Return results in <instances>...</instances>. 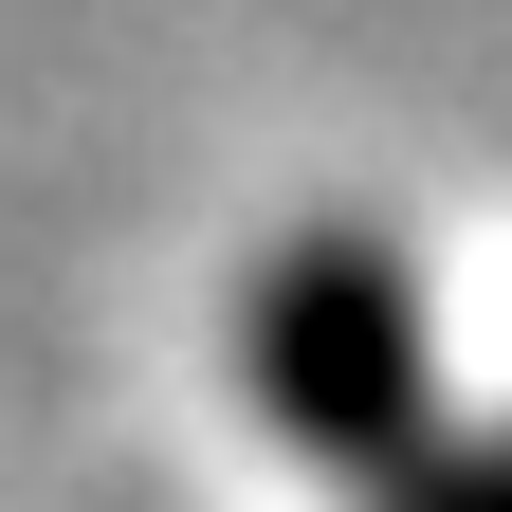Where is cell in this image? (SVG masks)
Wrapping results in <instances>:
<instances>
[{
	"label": "cell",
	"instance_id": "obj_1",
	"mask_svg": "<svg viewBox=\"0 0 512 512\" xmlns=\"http://www.w3.org/2000/svg\"><path fill=\"white\" fill-rule=\"evenodd\" d=\"M238 348H256V403H275L330 476H366V512H421L439 476H458V458H439L421 311H403V275H384L366 238H293L275 275H256Z\"/></svg>",
	"mask_w": 512,
	"mask_h": 512
},
{
	"label": "cell",
	"instance_id": "obj_2",
	"mask_svg": "<svg viewBox=\"0 0 512 512\" xmlns=\"http://www.w3.org/2000/svg\"><path fill=\"white\" fill-rule=\"evenodd\" d=\"M421 512H512V458H458V476H439Z\"/></svg>",
	"mask_w": 512,
	"mask_h": 512
}]
</instances>
